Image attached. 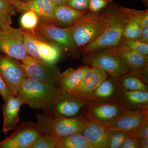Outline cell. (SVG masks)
<instances>
[{
  "label": "cell",
  "mask_w": 148,
  "mask_h": 148,
  "mask_svg": "<svg viewBox=\"0 0 148 148\" xmlns=\"http://www.w3.org/2000/svg\"><path fill=\"white\" fill-rule=\"evenodd\" d=\"M119 5L113 2L104 9L106 23L103 31L94 40L83 49V53L118 45L125 26L129 18L120 11Z\"/></svg>",
  "instance_id": "6da1fadb"
},
{
  "label": "cell",
  "mask_w": 148,
  "mask_h": 148,
  "mask_svg": "<svg viewBox=\"0 0 148 148\" xmlns=\"http://www.w3.org/2000/svg\"><path fill=\"white\" fill-rule=\"evenodd\" d=\"M61 92L58 88L51 84L38 81L27 78L23 82L17 96L23 104L35 110H50L60 97Z\"/></svg>",
  "instance_id": "7a4b0ae2"
},
{
  "label": "cell",
  "mask_w": 148,
  "mask_h": 148,
  "mask_svg": "<svg viewBox=\"0 0 148 148\" xmlns=\"http://www.w3.org/2000/svg\"><path fill=\"white\" fill-rule=\"evenodd\" d=\"M105 23L106 15L103 9L97 12L88 11L69 27L74 42L80 51L101 34Z\"/></svg>",
  "instance_id": "3957f363"
},
{
  "label": "cell",
  "mask_w": 148,
  "mask_h": 148,
  "mask_svg": "<svg viewBox=\"0 0 148 148\" xmlns=\"http://www.w3.org/2000/svg\"><path fill=\"white\" fill-rule=\"evenodd\" d=\"M82 62L101 68L110 77H119L132 70L121 55L109 48L84 53Z\"/></svg>",
  "instance_id": "277c9868"
},
{
  "label": "cell",
  "mask_w": 148,
  "mask_h": 148,
  "mask_svg": "<svg viewBox=\"0 0 148 148\" xmlns=\"http://www.w3.org/2000/svg\"><path fill=\"white\" fill-rule=\"evenodd\" d=\"M22 30L24 45L28 55L50 65H55L59 61L62 50L59 46L48 42L37 30L35 32Z\"/></svg>",
  "instance_id": "5b68a950"
},
{
  "label": "cell",
  "mask_w": 148,
  "mask_h": 148,
  "mask_svg": "<svg viewBox=\"0 0 148 148\" xmlns=\"http://www.w3.org/2000/svg\"><path fill=\"white\" fill-rule=\"evenodd\" d=\"M38 124L43 133L57 138L76 133H82V117H53L40 113L36 114Z\"/></svg>",
  "instance_id": "8992f818"
},
{
  "label": "cell",
  "mask_w": 148,
  "mask_h": 148,
  "mask_svg": "<svg viewBox=\"0 0 148 148\" xmlns=\"http://www.w3.org/2000/svg\"><path fill=\"white\" fill-rule=\"evenodd\" d=\"M36 30L44 38L53 41L73 58H79L80 51L74 42L70 27L63 28L40 19Z\"/></svg>",
  "instance_id": "52a82bcc"
},
{
  "label": "cell",
  "mask_w": 148,
  "mask_h": 148,
  "mask_svg": "<svg viewBox=\"0 0 148 148\" xmlns=\"http://www.w3.org/2000/svg\"><path fill=\"white\" fill-rule=\"evenodd\" d=\"M89 101L70 93H61L54 106L44 114L53 117H82L88 112Z\"/></svg>",
  "instance_id": "ba28073f"
},
{
  "label": "cell",
  "mask_w": 148,
  "mask_h": 148,
  "mask_svg": "<svg viewBox=\"0 0 148 148\" xmlns=\"http://www.w3.org/2000/svg\"><path fill=\"white\" fill-rule=\"evenodd\" d=\"M0 52L18 61H22L28 55L21 28L14 29L11 25L0 27Z\"/></svg>",
  "instance_id": "9c48e42d"
},
{
  "label": "cell",
  "mask_w": 148,
  "mask_h": 148,
  "mask_svg": "<svg viewBox=\"0 0 148 148\" xmlns=\"http://www.w3.org/2000/svg\"><path fill=\"white\" fill-rule=\"evenodd\" d=\"M8 137L0 141V148H30L42 132L37 123L29 121L14 128Z\"/></svg>",
  "instance_id": "30bf717a"
},
{
  "label": "cell",
  "mask_w": 148,
  "mask_h": 148,
  "mask_svg": "<svg viewBox=\"0 0 148 148\" xmlns=\"http://www.w3.org/2000/svg\"><path fill=\"white\" fill-rule=\"evenodd\" d=\"M21 61L28 78L57 86L61 73L55 65L38 61L29 55Z\"/></svg>",
  "instance_id": "8fae6325"
},
{
  "label": "cell",
  "mask_w": 148,
  "mask_h": 148,
  "mask_svg": "<svg viewBox=\"0 0 148 148\" xmlns=\"http://www.w3.org/2000/svg\"><path fill=\"white\" fill-rule=\"evenodd\" d=\"M0 76L14 95L28 78L22 64L18 60L3 54L0 55Z\"/></svg>",
  "instance_id": "7c38bea8"
},
{
  "label": "cell",
  "mask_w": 148,
  "mask_h": 148,
  "mask_svg": "<svg viewBox=\"0 0 148 148\" xmlns=\"http://www.w3.org/2000/svg\"><path fill=\"white\" fill-rule=\"evenodd\" d=\"M88 113L93 119L102 125L114 121L126 112L120 103L89 101Z\"/></svg>",
  "instance_id": "4fadbf2b"
},
{
  "label": "cell",
  "mask_w": 148,
  "mask_h": 148,
  "mask_svg": "<svg viewBox=\"0 0 148 148\" xmlns=\"http://www.w3.org/2000/svg\"><path fill=\"white\" fill-rule=\"evenodd\" d=\"M8 1L16 12L21 13L33 12L38 15L41 21L56 24L54 17L55 6L50 0Z\"/></svg>",
  "instance_id": "5bb4252c"
},
{
  "label": "cell",
  "mask_w": 148,
  "mask_h": 148,
  "mask_svg": "<svg viewBox=\"0 0 148 148\" xmlns=\"http://www.w3.org/2000/svg\"><path fill=\"white\" fill-rule=\"evenodd\" d=\"M82 120V134L92 148H108V129L93 119L88 112L83 117Z\"/></svg>",
  "instance_id": "9a60e30c"
},
{
  "label": "cell",
  "mask_w": 148,
  "mask_h": 148,
  "mask_svg": "<svg viewBox=\"0 0 148 148\" xmlns=\"http://www.w3.org/2000/svg\"><path fill=\"white\" fill-rule=\"evenodd\" d=\"M108 77L101 68L97 66H89L78 86L71 92L68 93L87 99L88 95L95 90Z\"/></svg>",
  "instance_id": "2e32d148"
},
{
  "label": "cell",
  "mask_w": 148,
  "mask_h": 148,
  "mask_svg": "<svg viewBox=\"0 0 148 148\" xmlns=\"http://www.w3.org/2000/svg\"><path fill=\"white\" fill-rule=\"evenodd\" d=\"M116 77L108 76L86 98L90 101L120 103L119 88Z\"/></svg>",
  "instance_id": "e0dca14e"
},
{
  "label": "cell",
  "mask_w": 148,
  "mask_h": 148,
  "mask_svg": "<svg viewBox=\"0 0 148 148\" xmlns=\"http://www.w3.org/2000/svg\"><path fill=\"white\" fill-rule=\"evenodd\" d=\"M147 120H148V110H127L114 121L103 125L107 129L127 132Z\"/></svg>",
  "instance_id": "ac0fdd59"
},
{
  "label": "cell",
  "mask_w": 148,
  "mask_h": 148,
  "mask_svg": "<svg viewBox=\"0 0 148 148\" xmlns=\"http://www.w3.org/2000/svg\"><path fill=\"white\" fill-rule=\"evenodd\" d=\"M24 105L21 98L14 95L1 105L3 116V131L7 134L14 129L20 121L18 113L21 105Z\"/></svg>",
  "instance_id": "d6986e66"
},
{
  "label": "cell",
  "mask_w": 148,
  "mask_h": 148,
  "mask_svg": "<svg viewBox=\"0 0 148 148\" xmlns=\"http://www.w3.org/2000/svg\"><path fill=\"white\" fill-rule=\"evenodd\" d=\"M116 78L120 90L129 91L148 90V80L143 75L141 69H132Z\"/></svg>",
  "instance_id": "ffe728a7"
},
{
  "label": "cell",
  "mask_w": 148,
  "mask_h": 148,
  "mask_svg": "<svg viewBox=\"0 0 148 148\" xmlns=\"http://www.w3.org/2000/svg\"><path fill=\"white\" fill-rule=\"evenodd\" d=\"M120 103L130 111L148 110V90L124 91L119 89Z\"/></svg>",
  "instance_id": "44dd1931"
},
{
  "label": "cell",
  "mask_w": 148,
  "mask_h": 148,
  "mask_svg": "<svg viewBox=\"0 0 148 148\" xmlns=\"http://www.w3.org/2000/svg\"><path fill=\"white\" fill-rule=\"evenodd\" d=\"M89 66L83 65L76 69L69 68L61 73L57 84L61 93H68L75 90L79 84Z\"/></svg>",
  "instance_id": "7402d4cb"
},
{
  "label": "cell",
  "mask_w": 148,
  "mask_h": 148,
  "mask_svg": "<svg viewBox=\"0 0 148 148\" xmlns=\"http://www.w3.org/2000/svg\"><path fill=\"white\" fill-rule=\"evenodd\" d=\"M88 11L74 9L65 3L56 6L54 12L56 24L58 26L70 27Z\"/></svg>",
  "instance_id": "603a6c76"
},
{
  "label": "cell",
  "mask_w": 148,
  "mask_h": 148,
  "mask_svg": "<svg viewBox=\"0 0 148 148\" xmlns=\"http://www.w3.org/2000/svg\"><path fill=\"white\" fill-rule=\"evenodd\" d=\"M109 48L121 55L132 70H140L148 66V56L138 53L120 43L116 46Z\"/></svg>",
  "instance_id": "cb8c5ba5"
},
{
  "label": "cell",
  "mask_w": 148,
  "mask_h": 148,
  "mask_svg": "<svg viewBox=\"0 0 148 148\" xmlns=\"http://www.w3.org/2000/svg\"><path fill=\"white\" fill-rule=\"evenodd\" d=\"M121 12L129 18H133L140 24L142 28L141 40L148 42V10H138L119 5Z\"/></svg>",
  "instance_id": "d4e9b609"
},
{
  "label": "cell",
  "mask_w": 148,
  "mask_h": 148,
  "mask_svg": "<svg viewBox=\"0 0 148 148\" xmlns=\"http://www.w3.org/2000/svg\"><path fill=\"white\" fill-rule=\"evenodd\" d=\"M56 140L58 148H92L90 143L82 133L57 138Z\"/></svg>",
  "instance_id": "484cf974"
},
{
  "label": "cell",
  "mask_w": 148,
  "mask_h": 148,
  "mask_svg": "<svg viewBox=\"0 0 148 148\" xmlns=\"http://www.w3.org/2000/svg\"><path fill=\"white\" fill-rule=\"evenodd\" d=\"M40 21L39 17L32 11L23 13L20 19L21 29L31 32H35L36 30Z\"/></svg>",
  "instance_id": "4316f807"
},
{
  "label": "cell",
  "mask_w": 148,
  "mask_h": 148,
  "mask_svg": "<svg viewBox=\"0 0 148 148\" xmlns=\"http://www.w3.org/2000/svg\"><path fill=\"white\" fill-rule=\"evenodd\" d=\"M141 33L142 28L139 23L129 18L123 29L122 37L128 39H140Z\"/></svg>",
  "instance_id": "83f0119b"
},
{
  "label": "cell",
  "mask_w": 148,
  "mask_h": 148,
  "mask_svg": "<svg viewBox=\"0 0 148 148\" xmlns=\"http://www.w3.org/2000/svg\"><path fill=\"white\" fill-rule=\"evenodd\" d=\"M119 43L138 53L148 56V42L140 39H128L122 37Z\"/></svg>",
  "instance_id": "f1b7e54d"
},
{
  "label": "cell",
  "mask_w": 148,
  "mask_h": 148,
  "mask_svg": "<svg viewBox=\"0 0 148 148\" xmlns=\"http://www.w3.org/2000/svg\"><path fill=\"white\" fill-rule=\"evenodd\" d=\"M127 133L117 130L108 129V148H120Z\"/></svg>",
  "instance_id": "f546056e"
},
{
  "label": "cell",
  "mask_w": 148,
  "mask_h": 148,
  "mask_svg": "<svg viewBox=\"0 0 148 148\" xmlns=\"http://www.w3.org/2000/svg\"><path fill=\"white\" fill-rule=\"evenodd\" d=\"M30 148H58L56 138L42 132Z\"/></svg>",
  "instance_id": "4dcf8cb0"
},
{
  "label": "cell",
  "mask_w": 148,
  "mask_h": 148,
  "mask_svg": "<svg viewBox=\"0 0 148 148\" xmlns=\"http://www.w3.org/2000/svg\"><path fill=\"white\" fill-rule=\"evenodd\" d=\"M113 2V0H89L88 10L90 12H98Z\"/></svg>",
  "instance_id": "1f68e13d"
},
{
  "label": "cell",
  "mask_w": 148,
  "mask_h": 148,
  "mask_svg": "<svg viewBox=\"0 0 148 148\" xmlns=\"http://www.w3.org/2000/svg\"><path fill=\"white\" fill-rule=\"evenodd\" d=\"M126 132L135 137H148V120L144 122Z\"/></svg>",
  "instance_id": "d6a6232c"
},
{
  "label": "cell",
  "mask_w": 148,
  "mask_h": 148,
  "mask_svg": "<svg viewBox=\"0 0 148 148\" xmlns=\"http://www.w3.org/2000/svg\"><path fill=\"white\" fill-rule=\"evenodd\" d=\"M65 3L77 10L89 11V0H66Z\"/></svg>",
  "instance_id": "836d02e7"
},
{
  "label": "cell",
  "mask_w": 148,
  "mask_h": 148,
  "mask_svg": "<svg viewBox=\"0 0 148 148\" xmlns=\"http://www.w3.org/2000/svg\"><path fill=\"white\" fill-rule=\"evenodd\" d=\"M0 13L11 17L16 15V11L8 0H0Z\"/></svg>",
  "instance_id": "e575fe53"
},
{
  "label": "cell",
  "mask_w": 148,
  "mask_h": 148,
  "mask_svg": "<svg viewBox=\"0 0 148 148\" xmlns=\"http://www.w3.org/2000/svg\"><path fill=\"white\" fill-rule=\"evenodd\" d=\"M0 95H1L4 102L8 101L10 98L14 95L1 76H0Z\"/></svg>",
  "instance_id": "d590c367"
},
{
  "label": "cell",
  "mask_w": 148,
  "mask_h": 148,
  "mask_svg": "<svg viewBox=\"0 0 148 148\" xmlns=\"http://www.w3.org/2000/svg\"><path fill=\"white\" fill-rule=\"evenodd\" d=\"M120 148H139L137 137L127 134Z\"/></svg>",
  "instance_id": "8d00e7d4"
},
{
  "label": "cell",
  "mask_w": 148,
  "mask_h": 148,
  "mask_svg": "<svg viewBox=\"0 0 148 148\" xmlns=\"http://www.w3.org/2000/svg\"><path fill=\"white\" fill-rule=\"evenodd\" d=\"M11 17L0 13V27L10 26L12 24Z\"/></svg>",
  "instance_id": "74e56055"
},
{
  "label": "cell",
  "mask_w": 148,
  "mask_h": 148,
  "mask_svg": "<svg viewBox=\"0 0 148 148\" xmlns=\"http://www.w3.org/2000/svg\"><path fill=\"white\" fill-rule=\"evenodd\" d=\"M136 137L139 148H148V137Z\"/></svg>",
  "instance_id": "f35d334b"
},
{
  "label": "cell",
  "mask_w": 148,
  "mask_h": 148,
  "mask_svg": "<svg viewBox=\"0 0 148 148\" xmlns=\"http://www.w3.org/2000/svg\"><path fill=\"white\" fill-rule=\"evenodd\" d=\"M50 1L55 7L56 6L65 3L66 0H50Z\"/></svg>",
  "instance_id": "ab89813d"
},
{
  "label": "cell",
  "mask_w": 148,
  "mask_h": 148,
  "mask_svg": "<svg viewBox=\"0 0 148 148\" xmlns=\"http://www.w3.org/2000/svg\"><path fill=\"white\" fill-rule=\"evenodd\" d=\"M140 1L143 2V3L146 6L148 7V0H140Z\"/></svg>",
  "instance_id": "60d3db41"
},
{
  "label": "cell",
  "mask_w": 148,
  "mask_h": 148,
  "mask_svg": "<svg viewBox=\"0 0 148 148\" xmlns=\"http://www.w3.org/2000/svg\"><path fill=\"white\" fill-rule=\"evenodd\" d=\"M22 1H27V0H22Z\"/></svg>",
  "instance_id": "b9f144b4"
}]
</instances>
